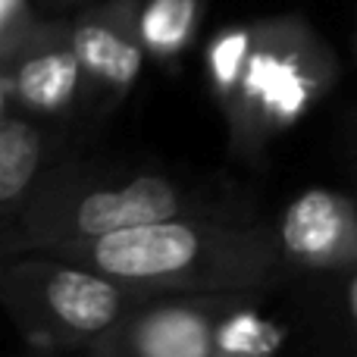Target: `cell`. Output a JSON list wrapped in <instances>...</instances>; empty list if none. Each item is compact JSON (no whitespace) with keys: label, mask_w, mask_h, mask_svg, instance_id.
<instances>
[{"label":"cell","mask_w":357,"mask_h":357,"mask_svg":"<svg viewBox=\"0 0 357 357\" xmlns=\"http://www.w3.org/2000/svg\"><path fill=\"white\" fill-rule=\"evenodd\" d=\"M126 282L144 298L245 295L260 289L282 260L279 235L238 226L216 213L148 222L56 254Z\"/></svg>","instance_id":"obj_1"},{"label":"cell","mask_w":357,"mask_h":357,"mask_svg":"<svg viewBox=\"0 0 357 357\" xmlns=\"http://www.w3.org/2000/svg\"><path fill=\"white\" fill-rule=\"evenodd\" d=\"M188 213H210L204 195L160 173H138L119 182H47L16 213L22 226L19 248L66 254L113 232Z\"/></svg>","instance_id":"obj_2"},{"label":"cell","mask_w":357,"mask_h":357,"mask_svg":"<svg viewBox=\"0 0 357 357\" xmlns=\"http://www.w3.org/2000/svg\"><path fill=\"white\" fill-rule=\"evenodd\" d=\"M13 320L54 342H98L148 298L88 264L47 251L10 257L0 276Z\"/></svg>","instance_id":"obj_3"},{"label":"cell","mask_w":357,"mask_h":357,"mask_svg":"<svg viewBox=\"0 0 357 357\" xmlns=\"http://www.w3.org/2000/svg\"><path fill=\"white\" fill-rule=\"evenodd\" d=\"M238 295H163L142 301L94 342V357H213Z\"/></svg>","instance_id":"obj_4"},{"label":"cell","mask_w":357,"mask_h":357,"mask_svg":"<svg viewBox=\"0 0 357 357\" xmlns=\"http://www.w3.org/2000/svg\"><path fill=\"white\" fill-rule=\"evenodd\" d=\"M282 257L314 270H345L357 260V210L326 188H310L289 204L279 222Z\"/></svg>","instance_id":"obj_5"},{"label":"cell","mask_w":357,"mask_h":357,"mask_svg":"<svg viewBox=\"0 0 357 357\" xmlns=\"http://www.w3.org/2000/svg\"><path fill=\"white\" fill-rule=\"evenodd\" d=\"M82 88H91V82L66 35L56 41L25 38L22 54L6 60V98L16 94L19 104L35 116L69 113L79 104Z\"/></svg>","instance_id":"obj_6"},{"label":"cell","mask_w":357,"mask_h":357,"mask_svg":"<svg viewBox=\"0 0 357 357\" xmlns=\"http://www.w3.org/2000/svg\"><path fill=\"white\" fill-rule=\"evenodd\" d=\"M304 63L307 60L301 54V41L276 31H254L251 54L235 82L245 107L266 116L298 113L310 88V73Z\"/></svg>","instance_id":"obj_7"},{"label":"cell","mask_w":357,"mask_h":357,"mask_svg":"<svg viewBox=\"0 0 357 357\" xmlns=\"http://www.w3.org/2000/svg\"><path fill=\"white\" fill-rule=\"evenodd\" d=\"M66 41L85 66L91 88L123 94L144 66V41L138 38V25H126V16H88L66 31Z\"/></svg>","instance_id":"obj_8"},{"label":"cell","mask_w":357,"mask_h":357,"mask_svg":"<svg viewBox=\"0 0 357 357\" xmlns=\"http://www.w3.org/2000/svg\"><path fill=\"white\" fill-rule=\"evenodd\" d=\"M44 135L31 119L3 113L0 123V201L6 207V220L22 210L35 176L41 169Z\"/></svg>","instance_id":"obj_9"},{"label":"cell","mask_w":357,"mask_h":357,"mask_svg":"<svg viewBox=\"0 0 357 357\" xmlns=\"http://www.w3.org/2000/svg\"><path fill=\"white\" fill-rule=\"evenodd\" d=\"M201 0H144L135 25L144 47L154 54H176L188 44L197 25Z\"/></svg>","instance_id":"obj_10"},{"label":"cell","mask_w":357,"mask_h":357,"mask_svg":"<svg viewBox=\"0 0 357 357\" xmlns=\"http://www.w3.org/2000/svg\"><path fill=\"white\" fill-rule=\"evenodd\" d=\"M254 44V29H235V31H222L213 44H210V69H213V79L222 88H235L245 60L251 54Z\"/></svg>","instance_id":"obj_11"},{"label":"cell","mask_w":357,"mask_h":357,"mask_svg":"<svg viewBox=\"0 0 357 357\" xmlns=\"http://www.w3.org/2000/svg\"><path fill=\"white\" fill-rule=\"evenodd\" d=\"M29 22V3L25 0H0V29H3V47L16 41V29L25 31Z\"/></svg>","instance_id":"obj_12"},{"label":"cell","mask_w":357,"mask_h":357,"mask_svg":"<svg viewBox=\"0 0 357 357\" xmlns=\"http://www.w3.org/2000/svg\"><path fill=\"white\" fill-rule=\"evenodd\" d=\"M342 301H345L348 317H351V323L357 326V270L345 273V279H342Z\"/></svg>","instance_id":"obj_13"}]
</instances>
